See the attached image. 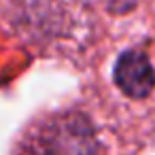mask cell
Returning a JSON list of instances; mask_svg holds the SVG:
<instances>
[{
  "label": "cell",
  "mask_w": 155,
  "mask_h": 155,
  "mask_svg": "<svg viewBox=\"0 0 155 155\" xmlns=\"http://www.w3.org/2000/svg\"><path fill=\"white\" fill-rule=\"evenodd\" d=\"M38 155H96V140L81 115L53 119L38 136Z\"/></svg>",
  "instance_id": "1"
},
{
  "label": "cell",
  "mask_w": 155,
  "mask_h": 155,
  "mask_svg": "<svg viewBox=\"0 0 155 155\" xmlns=\"http://www.w3.org/2000/svg\"><path fill=\"white\" fill-rule=\"evenodd\" d=\"M115 81L130 98H147L155 87V70L140 51H125L115 66Z\"/></svg>",
  "instance_id": "2"
}]
</instances>
